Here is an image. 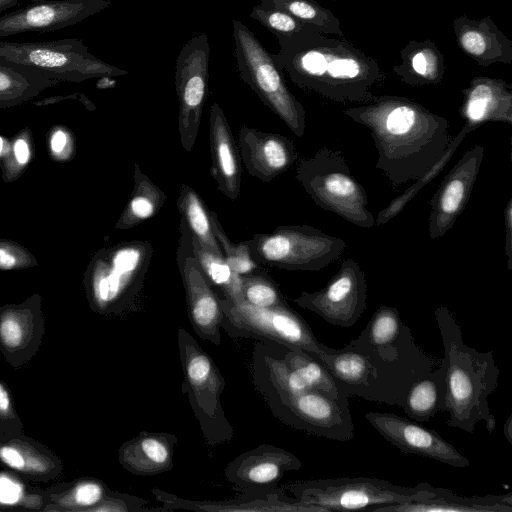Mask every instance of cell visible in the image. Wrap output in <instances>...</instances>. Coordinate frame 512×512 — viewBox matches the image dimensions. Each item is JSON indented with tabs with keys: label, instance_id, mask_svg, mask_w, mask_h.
<instances>
[{
	"label": "cell",
	"instance_id": "1",
	"mask_svg": "<svg viewBox=\"0 0 512 512\" xmlns=\"http://www.w3.org/2000/svg\"><path fill=\"white\" fill-rule=\"evenodd\" d=\"M343 113L370 131L378 153L375 167L394 187L425 174L451 141L447 118L404 96H374Z\"/></svg>",
	"mask_w": 512,
	"mask_h": 512
},
{
	"label": "cell",
	"instance_id": "2",
	"mask_svg": "<svg viewBox=\"0 0 512 512\" xmlns=\"http://www.w3.org/2000/svg\"><path fill=\"white\" fill-rule=\"evenodd\" d=\"M279 67L300 89L338 103H366L385 80L379 62L346 39L307 31L278 40Z\"/></svg>",
	"mask_w": 512,
	"mask_h": 512
},
{
	"label": "cell",
	"instance_id": "3",
	"mask_svg": "<svg viewBox=\"0 0 512 512\" xmlns=\"http://www.w3.org/2000/svg\"><path fill=\"white\" fill-rule=\"evenodd\" d=\"M444 348L446 393L443 411L449 427L473 433L480 421L492 433L496 419L490 412L488 397L498 386L499 368L492 351L481 352L466 345L461 327L444 307L434 312Z\"/></svg>",
	"mask_w": 512,
	"mask_h": 512
},
{
	"label": "cell",
	"instance_id": "4",
	"mask_svg": "<svg viewBox=\"0 0 512 512\" xmlns=\"http://www.w3.org/2000/svg\"><path fill=\"white\" fill-rule=\"evenodd\" d=\"M316 360L330 372L344 396L397 406L409 387L435 364L420 347L398 359H386L360 337L341 349L319 353Z\"/></svg>",
	"mask_w": 512,
	"mask_h": 512
},
{
	"label": "cell",
	"instance_id": "5",
	"mask_svg": "<svg viewBox=\"0 0 512 512\" xmlns=\"http://www.w3.org/2000/svg\"><path fill=\"white\" fill-rule=\"evenodd\" d=\"M152 255L151 244L142 240L124 241L98 250L83 278L90 308L101 315L133 310Z\"/></svg>",
	"mask_w": 512,
	"mask_h": 512
},
{
	"label": "cell",
	"instance_id": "6",
	"mask_svg": "<svg viewBox=\"0 0 512 512\" xmlns=\"http://www.w3.org/2000/svg\"><path fill=\"white\" fill-rule=\"evenodd\" d=\"M296 179L320 208L360 228L376 226L368 196L340 151L322 147L296 167Z\"/></svg>",
	"mask_w": 512,
	"mask_h": 512
},
{
	"label": "cell",
	"instance_id": "7",
	"mask_svg": "<svg viewBox=\"0 0 512 512\" xmlns=\"http://www.w3.org/2000/svg\"><path fill=\"white\" fill-rule=\"evenodd\" d=\"M287 489L297 500L324 508L327 512H374L379 507L433 495V486L427 482L404 487L385 479L362 476L304 480L288 485Z\"/></svg>",
	"mask_w": 512,
	"mask_h": 512
},
{
	"label": "cell",
	"instance_id": "8",
	"mask_svg": "<svg viewBox=\"0 0 512 512\" xmlns=\"http://www.w3.org/2000/svg\"><path fill=\"white\" fill-rule=\"evenodd\" d=\"M234 55L241 79L297 136L306 128L304 106L289 90L275 54L270 53L241 21L233 19Z\"/></svg>",
	"mask_w": 512,
	"mask_h": 512
},
{
	"label": "cell",
	"instance_id": "9",
	"mask_svg": "<svg viewBox=\"0 0 512 512\" xmlns=\"http://www.w3.org/2000/svg\"><path fill=\"white\" fill-rule=\"evenodd\" d=\"M0 63L32 69L58 81L82 82L128 72L97 58L81 39L44 42L0 40Z\"/></svg>",
	"mask_w": 512,
	"mask_h": 512
},
{
	"label": "cell",
	"instance_id": "10",
	"mask_svg": "<svg viewBox=\"0 0 512 512\" xmlns=\"http://www.w3.org/2000/svg\"><path fill=\"white\" fill-rule=\"evenodd\" d=\"M184 386L192 410L209 445L230 441L233 428L221 404L224 378L210 355L184 328L177 330Z\"/></svg>",
	"mask_w": 512,
	"mask_h": 512
},
{
	"label": "cell",
	"instance_id": "11",
	"mask_svg": "<svg viewBox=\"0 0 512 512\" xmlns=\"http://www.w3.org/2000/svg\"><path fill=\"white\" fill-rule=\"evenodd\" d=\"M257 264L289 271H319L339 258L346 242L309 225L279 226L247 241Z\"/></svg>",
	"mask_w": 512,
	"mask_h": 512
},
{
	"label": "cell",
	"instance_id": "12",
	"mask_svg": "<svg viewBox=\"0 0 512 512\" xmlns=\"http://www.w3.org/2000/svg\"><path fill=\"white\" fill-rule=\"evenodd\" d=\"M220 297V296H219ZM224 318L221 328L231 335L254 337L297 347L314 359L331 347L319 342L306 321L289 306L260 308L220 297Z\"/></svg>",
	"mask_w": 512,
	"mask_h": 512
},
{
	"label": "cell",
	"instance_id": "13",
	"mask_svg": "<svg viewBox=\"0 0 512 512\" xmlns=\"http://www.w3.org/2000/svg\"><path fill=\"white\" fill-rule=\"evenodd\" d=\"M264 397L274 415L295 429L336 441L355 436L348 399L334 400L313 389L268 393Z\"/></svg>",
	"mask_w": 512,
	"mask_h": 512
},
{
	"label": "cell",
	"instance_id": "14",
	"mask_svg": "<svg viewBox=\"0 0 512 512\" xmlns=\"http://www.w3.org/2000/svg\"><path fill=\"white\" fill-rule=\"evenodd\" d=\"M210 52L208 36L202 32L184 44L175 63L178 130L181 146L187 152L196 143L208 95Z\"/></svg>",
	"mask_w": 512,
	"mask_h": 512
},
{
	"label": "cell",
	"instance_id": "15",
	"mask_svg": "<svg viewBox=\"0 0 512 512\" xmlns=\"http://www.w3.org/2000/svg\"><path fill=\"white\" fill-rule=\"evenodd\" d=\"M368 285L360 265L346 259L325 287L315 292H301L294 302L326 322L351 327L366 309Z\"/></svg>",
	"mask_w": 512,
	"mask_h": 512
},
{
	"label": "cell",
	"instance_id": "16",
	"mask_svg": "<svg viewBox=\"0 0 512 512\" xmlns=\"http://www.w3.org/2000/svg\"><path fill=\"white\" fill-rule=\"evenodd\" d=\"M179 228L176 260L186 294L188 316L195 333L218 346L224 318L220 297L202 272L193 253L191 234L181 219Z\"/></svg>",
	"mask_w": 512,
	"mask_h": 512
},
{
	"label": "cell",
	"instance_id": "17",
	"mask_svg": "<svg viewBox=\"0 0 512 512\" xmlns=\"http://www.w3.org/2000/svg\"><path fill=\"white\" fill-rule=\"evenodd\" d=\"M111 5V0H40L0 16V38L45 33L75 25Z\"/></svg>",
	"mask_w": 512,
	"mask_h": 512
},
{
	"label": "cell",
	"instance_id": "18",
	"mask_svg": "<svg viewBox=\"0 0 512 512\" xmlns=\"http://www.w3.org/2000/svg\"><path fill=\"white\" fill-rule=\"evenodd\" d=\"M364 417L382 437L404 453L416 454L455 468L470 466V461L433 429L389 412L371 411L365 413Z\"/></svg>",
	"mask_w": 512,
	"mask_h": 512
},
{
	"label": "cell",
	"instance_id": "19",
	"mask_svg": "<svg viewBox=\"0 0 512 512\" xmlns=\"http://www.w3.org/2000/svg\"><path fill=\"white\" fill-rule=\"evenodd\" d=\"M42 300L35 293L21 303L0 306V352L13 369L26 365L40 349L45 333Z\"/></svg>",
	"mask_w": 512,
	"mask_h": 512
},
{
	"label": "cell",
	"instance_id": "20",
	"mask_svg": "<svg viewBox=\"0 0 512 512\" xmlns=\"http://www.w3.org/2000/svg\"><path fill=\"white\" fill-rule=\"evenodd\" d=\"M483 155L484 148L481 145L467 150L434 193L428 221L432 240L442 237L463 213L479 174Z\"/></svg>",
	"mask_w": 512,
	"mask_h": 512
},
{
	"label": "cell",
	"instance_id": "21",
	"mask_svg": "<svg viewBox=\"0 0 512 512\" xmlns=\"http://www.w3.org/2000/svg\"><path fill=\"white\" fill-rule=\"evenodd\" d=\"M301 466L295 454L263 444L233 459L225 469V476L245 494H264L278 488L286 472L298 470Z\"/></svg>",
	"mask_w": 512,
	"mask_h": 512
},
{
	"label": "cell",
	"instance_id": "22",
	"mask_svg": "<svg viewBox=\"0 0 512 512\" xmlns=\"http://www.w3.org/2000/svg\"><path fill=\"white\" fill-rule=\"evenodd\" d=\"M238 149L248 174L270 182L297 160L293 141L287 136L247 126L239 130Z\"/></svg>",
	"mask_w": 512,
	"mask_h": 512
},
{
	"label": "cell",
	"instance_id": "23",
	"mask_svg": "<svg viewBox=\"0 0 512 512\" xmlns=\"http://www.w3.org/2000/svg\"><path fill=\"white\" fill-rule=\"evenodd\" d=\"M0 464L27 482L52 481L63 471L62 460L24 431L0 432Z\"/></svg>",
	"mask_w": 512,
	"mask_h": 512
},
{
	"label": "cell",
	"instance_id": "24",
	"mask_svg": "<svg viewBox=\"0 0 512 512\" xmlns=\"http://www.w3.org/2000/svg\"><path fill=\"white\" fill-rule=\"evenodd\" d=\"M462 93L460 114L471 131L486 122L512 124V86L505 80L476 76Z\"/></svg>",
	"mask_w": 512,
	"mask_h": 512
},
{
	"label": "cell",
	"instance_id": "25",
	"mask_svg": "<svg viewBox=\"0 0 512 512\" xmlns=\"http://www.w3.org/2000/svg\"><path fill=\"white\" fill-rule=\"evenodd\" d=\"M452 27L459 48L477 65L512 63V41L490 16L473 19L463 14L453 19Z\"/></svg>",
	"mask_w": 512,
	"mask_h": 512
},
{
	"label": "cell",
	"instance_id": "26",
	"mask_svg": "<svg viewBox=\"0 0 512 512\" xmlns=\"http://www.w3.org/2000/svg\"><path fill=\"white\" fill-rule=\"evenodd\" d=\"M209 139L211 175L218 190L227 198L236 200L241 189V158L228 120L217 102L210 108Z\"/></svg>",
	"mask_w": 512,
	"mask_h": 512
},
{
	"label": "cell",
	"instance_id": "27",
	"mask_svg": "<svg viewBox=\"0 0 512 512\" xmlns=\"http://www.w3.org/2000/svg\"><path fill=\"white\" fill-rule=\"evenodd\" d=\"M151 492L158 501L163 503L166 509H189L196 511L326 512L324 508L285 496L279 488L264 494H246V496L241 499L220 502L186 500L158 488H153Z\"/></svg>",
	"mask_w": 512,
	"mask_h": 512
},
{
	"label": "cell",
	"instance_id": "28",
	"mask_svg": "<svg viewBox=\"0 0 512 512\" xmlns=\"http://www.w3.org/2000/svg\"><path fill=\"white\" fill-rule=\"evenodd\" d=\"M177 437L166 432H142L124 442L118 450L120 465L139 476H152L173 468Z\"/></svg>",
	"mask_w": 512,
	"mask_h": 512
},
{
	"label": "cell",
	"instance_id": "29",
	"mask_svg": "<svg viewBox=\"0 0 512 512\" xmlns=\"http://www.w3.org/2000/svg\"><path fill=\"white\" fill-rule=\"evenodd\" d=\"M374 512H512V493L466 497L433 486L428 498L386 505Z\"/></svg>",
	"mask_w": 512,
	"mask_h": 512
},
{
	"label": "cell",
	"instance_id": "30",
	"mask_svg": "<svg viewBox=\"0 0 512 512\" xmlns=\"http://www.w3.org/2000/svg\"><path fill=\"white\" fill-rule=\"evenodd\" d=\"M392 70L410 86L439 84L445 74V56L434 41L410 40L399 52Z\"/></svg>",
	"mask_w": 512,
	"mask_h": 512
},
{
	"label": "cell",
	"instance_id": "31",
	"mask_svg": "<svg viewBox=\"0 0 512 512\" xmlns=\"http://www.w3.org/2000/svg\"><path fill=\"white\" fill-rule=\"evenodd\" d=\"M44 490V512H92L110 492L106 484L95 477L77 478Z\"/></svg>",
	"mask_w": 512,
	"mask_h": 512
},
{
	"label": "cell",
	"instance_id": "32",
	"mask_svg": "<svg viewBox=\"0 0 512 512\" xmlns=\"http://www.w3.org/2000/svg\"><path fill=\"white\" fill-rule=\"evenodd\" d=\"M446 393V365L440 366L416 380L407 390L399 406L416 422H425L443 411Z\"/></svg>",
	"mask_w": 512,
	"mask_h": 512
},
{
	"label": "cell",
	"instance_id": "33",
	"mask_svg": "<svg viewBox=\"0 0 512 512\" xmlns=\"http://www.w3.org/2000/svg\"><path fill=\"white\" fill-rule=\"evenodd\" d=\"M134 185L131 197L115 224L119 230L138 226L155 216L164 206L167 196L143 173L138 163L134 165Z\"/></svg>",
	"mask_w": 512,
	"mask_h": 512
},
{
	"label": "cell",
	"instance_id": "34",
	"mask_svg": "<svg viewBox=\"0 0 512 512\" xmlns=\"http://www.w3.org/2000/svg\"><path fill=\"white\" fill-rule=\"evenodd\" d=\"M59 82L29 68L0 63V102L19 105Z\"/></svg>",
	"mask_w": 512,
	"mask_h": 512
},
{
	"label": "cell",
	"instance_id": "35",
	"mask_svg": "<svg viewBox=\"0 0 512 512\" xmlns=\"http://www.w3.org/2000/svg\"><path fill=\"white\" fill-rule=\"evenodd\" d=\"M405 327L397 308L381 305L358 336L379 355L391 356L401 348Z\"/></svg>",
	"mask_w": 512,
	"mask_h": 512
},
{
	"label": "cell",
	"instance_id": "36",
	"mask_svg": "<svg viewBox=\"0 0 512 512\" xmlns=\"http://www.w3.org/2000/svg\"><path fill=\"white\" fill-rule=\"evenodd\" d=\"M177 207L180 219L185 223L191 237L208 250L222 255L212 230L210 211L199 194L191 186L187 184L181 185Z\"/></svg>",
	"mask_w": 512,
	"mask_h": 512
},
{
	"label": "cell",
	"instance_id": "37",
	"mask_svg": "<svg viewBox=\"0 0 512 512\" xmlns=\"http://www.w3.org/2000/svg\"><path fill=\"white\" fill-rule=\"evenodd\" d=\"M192 239L195 258L213 288L221 292L224 299L232 303L243 302L242 279L235 273L222 255L215 254Z\"/></svg>",
	"mask_w": 512,
	"mask_h": 512
},
{
	"label": "cell",
	"instance_id": "38",
	"mask_svg": "<svg viewBox=\"0 0 512 512\" xmlns=\"http://www.w3.org/2000/svg\"><path fill=\"white\" fill-rule=\"evenodd\" d=\"M280 344V343H279ZM285 362L302 378L308 388L334 400H346L330 372L316 359L297 347L280 344Z\"/></svg>",
	"mask_w": 512,
	"mask_h": 512
},
{
	"label": "cell",
	"instance_id": "39",
	"mask_svg": "<svg viewBox=\"0 0 512 512\" xmlns=\"http://www.w3.org/2000/svg\"><path fill=\"white\" fill-rule=\"evenodd\" d=\"M259 4L283 10L302 22L316 26L323 34L344 37L337 16L315 0H260Z\"/></svg>",
	"mask_w": 512,
	"mask_h": 512
},
{
	"label": "cell",
	"instance_id": "40",
	"mask_svg": "<svg viewBox=\"0 0 512 512\" xmlns=\"http://www.w3.org/2000/svg\"><path fill=\"white\" fill-rule=\"evenodd\" d=\"M470 132L472 131L466 125H463L457 135L451 139L447 149L438 162L378 213L375 218L376 225L385 224L396 217L417 195V193L444 169L458 149L459 145L464 141L466 135Z\"/></svg>",
	"mask_w": 512,
	"mask_h": 512
},
{
	"label": "cell",
	"instance_id": "41",
	"mask_svg": "<svg viewBox=\"0 0 512 512\" xmlns=\"http://www.w3.org/2000/svg\"><path fill=\"white\" fill-rule=\"evenodd\" d=\"M45 490L31 487L27 481L7 470L0 472V510L43 511Z\"/></svg>",
	"mask_w": 512,
	"mask_h": 512
},
{
	"label": "cell",
	"instance_id": "42",
	"mask_svg": "<svg viewBox=\"0 0 512 512\" xmlns=\"http://www.w3.org/2000/svg\"><path fill=\"white\" fill-rule=\"evenodd\" d=\"M249 15L274 34L277 40L291 39L307 31L322 33L316 26L302 22L274 7L257 4L252 7Z\"/></svg>",
	"mask_w": 512,
	"mask_h": 512
},
{
	"label": "cell",
	"instance_id": "43",
	"mask_svg": "<svg viewBox=\"0 0 512 512\" xmlns=\"http://www.w3.org/2000/svg\"><path fill=\"white\" fill-rule=\"evenodd\" d=\"M210 218L214 236L220 246L224 259L231 269L239 276L261 272L258 264L251 257L247 241L239 244L232 243L214 211H210Z\"/></svg>",
	"mask_w": 512,
	"mask_h": 512
},
{
	"label": "cell",
	"instance_id": "44",
	"mask_svg": "<svg viewBox=\"0 0 512 512\" xmlns=\"http://www.w3.org/2000/svg\"><path fill=\"white\" fill-rule=\"evenodd\" d=\"M241 279L244 302L260 308L288 306L276 283L265 273L241 276Z\"/></svg>",
	"mask_w": 512,
	"mask_h": 512
},
{
	"label": "cell",
	"instance_id": "45",
	"mask_svg": "<svg viewBox=\"0 0 512 512\" xmlns=\"http://www.w3.org/2000/svg\"><path fill=\"white\" fill-rule=\"evenodd\" d=\"M32 156V133L28 128H24L12 139L9 153L0 161L3 180L5 182L16 180L28 166Z\"/></svg>",
	"mask_w": 512,
	"mask_h": 512
},
{
	"label": "cell",
	"instance_id": "46",
	"mask_svg": "<svg viewBox=\"0 0 512 512\" xmlns=\"http://www.w3.org/2000/svg\"><path fill=\"white\" fill-rule=\"evenodd\" d=\"M38 266L35 256L21 244L0 239V271L22 270Z\"/></svg>",
	"mask_w": 512,
	"mask_h": 512
},
{
	"label": "cell",
	"instance_id": "47",
	"mask_svg": "<svg viewBox=\"0 0 512 512\" xmlns=\"http://www.w3.org/2000/svg\"><path fill=\"white\" fill-rule=\"evenodd\" d=\"M24 431V424L16 410L12 393L0 377V432L16 433Z\"/></svg>",
	"mask_w": 512,
	"mask_h": 512
},
{
	"label": "cell",
	"instance_id": "48",
	"mask_svg": "<svg viewBox=\"0 0 512 512\" xmlns=\"http://www.w3.org/2000/svg\"><path fill=\"white\" fill-rule=\"evenodd\" d=\"M145 504L146 501L142 498L110 490L92 512H134L142 510Z\"/></svg>",
	"mask_w": 512,
	"mask_h": 512
},
{
	"label": "cell",
	"instance_id": "49",
	"mask_svg": "<svg viewBox=\"0 0 512 512\" xmlns=\"http://www.w3.org/2000/svg\"><path fill=\"white\" fill-rule=\"evenodd\" d=\"M49 151L57 161L70 159L74 153V140L71 132L63 126H55L49 133Z\"/></svg>",
	"mask_w": 512,
	"mask_h": 512
},
{
	"label": "cell",
	"instance_id": "50",
	"mask_svg": "<svg viewBox=\"0 0 512 512\" xmlns=\"http://www.w3.org/2000/svg\"><path fill=\"white\" fill-rule=\"evenodd\" d=\"M504 229H505V246L504 252L507 257V267L509 270L512 269V198L508 200V203L504 210Z\"/></svg>",
	"mask_w": 512,
	"mask_h": 512
},
{
	"label": "cell",
	"instance_id": "51",
	"mask_svg": "<svg viewBox=\"0 0 512 512\" xmlns=\"http://www.w3.org/2000/svg\"><path fill=\"white\" fill-rule=\"evenodd\" d=\"M71 98L74 100L80 101L86 107V109H88L89 111H93L96 109L95 105L82 93H73V94H70L67 96L47 97V98L41 99L39 101H34L32 104L36 105V106H44V105L55 104L60 101L68 100Z\"/></svg>",
	"mask_w": 512,
	"mask_h": 512
},
{
	"label": "cell",
	"instance_id": "52",
	"mask_svg": "<svg viewBox=\"0 0 512 512\" xmlns=\"http://www.w3.org/2000/svg\"><path fill=\"white\" fill-rule=\"evenodd\" d=\"M11 148V141L0 136V161L3 160L9 153Z\"/></svg>",
	"mask_w": 512,
	"mask_h": 512
},
{
	"label": "cell",
	"instance_id": "53",
	"mask_svg": "<svg viewBox=\"0 0 512 512\" xmlns=\"http://www.w3.org/2000/svg\"><path fill=\"white\" fill-rule=\"evenodd\" d=\"M504 436L506 437L507 441L511 444L512 443V415H510L505 423H504Z\"/></svg>",
	"mask_w": 512,
	"mask_h": 512
},
{
	"label": "cell",
	"instance_id": "54",
	"mask_svg": "<svg viewBox=\"0 0 512 512\" xmlns=\"http://www.w3.org/2000/svg\"><path fill=\"white\" fill-rule=\"evenodd\" d=\"M19 0H0V13L15 6Z\"/></svg>",
	"mask_w": 512,
	"mask_h": 512
},
{
	"label": "cell",
	"instance_id": "55",
	"mask_svg": "<svg viewBox=\"0 0 512 512\" xmlns=\"http://www.w3.org/2000/svg\"><path fill=\"white\" fill-rule=\"evenodd\" d=\"M5 108H9V106L3 102H0V110Z\"/></svg>",
	"mask_w": 512,
	"mask_h": 512
}]
</instances>
